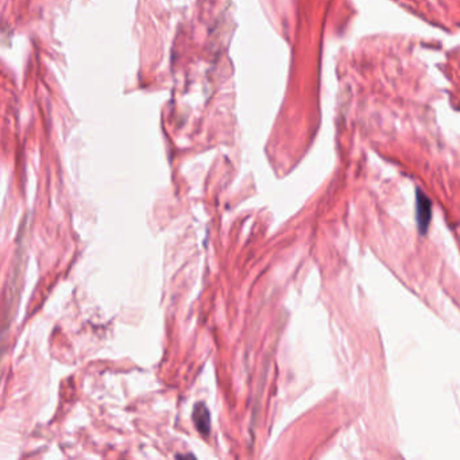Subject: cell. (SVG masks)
I'll list each match as a JSON object with an SVG mask.
<instances>
[{"label":"cell","mask_w":460,"mask_h":460,"mask_svg":"<svg viewBox=\"0 0 460 460\" xmlns=\"http://www.w3.org/2000/svg\"><path fill=\"white\" fill-rule=\"evenodd\" d=\"M416 219L420 233L425 235L432 219V203L430 197L424 195L420 189H417L416 192Z\"/></svg>","instance_id":"obj_1"},{"label":"cell","mask_w":460,"mask_h":460,"mask_svg":"<svg viewBox=\"0 0 460 460\" xmlns=\"http://www.w3.org/2000/svg\"><path fill=\"white\" fill-rule=\"evenodd\" d=\"M193 423L196 430L202 435H209L211 432V414L204 404H197L193 409Z\"/></svg>","instance_id":"obj_2"}]
</instances>
